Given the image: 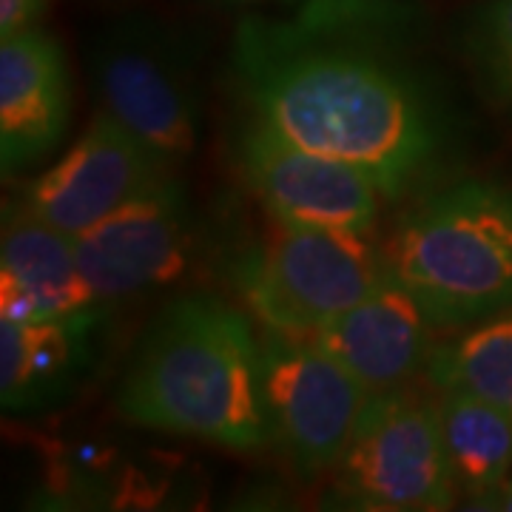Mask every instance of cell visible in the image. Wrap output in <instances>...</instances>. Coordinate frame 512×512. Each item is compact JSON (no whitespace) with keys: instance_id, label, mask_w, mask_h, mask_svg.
<instances>
[{"instance_id":"cell-1","label":"cell","mask_w":512,"mask_h":512,"mask_svg":"<svg viewBox=\"0 0 512 512\" xmlns=\"http://www.w3.org/2000/svg\"><path fill=\"white\" fill-rule=\"evenodd\" d=\"M410 29L399 0H308L291 18L242 20L231 74L254 120L362 168L396 200L456 146V114Z\"/></svg>"},{"instance_id":"cell-6","label":"cell","mask_w":512,"mask_h":512,"mask_svg":"<svg viewBox=\"0 0 512 512\" xmlns=\"http://www.w3.org/2000/svg\"><path fill=\"white\" fill-rule=\"evenodd\" d=\"M333 473L336 493L353 510L433 512L458 501L439 407L410 387L367 399Z\"/></svg>"},{"instance_id":"cell-7","label":"cell","mask_w":512,"mask_h":512,"mask_svg":"<svg viewBox=\"0 0 512 512\" xmlns=\"http://www.w3.org/2000/svg\"><path fill=\"white\" fill-rule=\"evenodd\" d=\"M262 367L282 456L308 478L333 470L370 393L311 339L274 330H262Z\"/></svg>"},{"instance_id":"cell-12","label":"cell","mask_w":512,"mask_h":512,"mask_svg":"<svg viewBox=\"0 0 512 512\" xmlns=\"http://www.w3.org/2000/svg\"><path fill=\"white\" fill-rule=\"evenodd\" d=\"M72 83L60 40L23 29L0 46V168L9 180L43 163L63 140Z\"/></svg>"},{"instance_id":"cell-19","label":"cell","mask_w":512,"mask_h":512,"mask_svg":"<svg viewBox=\"0 0 512 512\" xmlns=\"http://www.w3.org/2000/svg\"><path fill=\"white\" fill-rule=\"evenodd\" d=\"M484 510H507V512H512V476L507 478V484H504V487H501V490H498V493H495L493 498H490V501L484 504Z\"/></svg>"},{"instance_id":"cell-13","label":"cell","mask_w":512,"mask_h":512,"mask_svg":"<svg viewBox=\"0 0 512 512\" xmlns=\"http://www.w3.org/2000/svg\"><path fill=\"white\" fill-rule=\"evenodd\" d=\"M106 311L89 308L46 319L0 322V404L6 413H40L66 402L103 348Z\"/></svg>"},{"instance_id":"cell-20","label":"cell","mask_w":512,"mask_h":512,"mask_svg":"<svg viewBox=\"0 0 512 512\" xmlns=\"http://www.w3.org/2000/svg\"><path fill=\"white\" fill-rule=\"evenodd\" d=\"M217 3H228V6H248V3H268V0H217Z\"/></svg>"},{"instance_id":"cell-5","label":"cell","mask_w":512,"mask_h":512,"mask_svg":"<svg viewBox=\"0 0 512 512\" xmlns=\"http://www.w3.org/2000/svg\"><path fill=\"white\" fill-rule=\"evenodd\" d=\"M92 74L103 111L174 171L194 154L202 128L197 43L177 23L131 15L94 43Z\"/></svg>"},{"instance_id":"cell-9","label":"cell","mask_w":512,"mask_h":512,"mask_svg":"<svg viewBox=\"0 0 512 512\" xmlns=\"http://www.w3.org/2000/svg\"><path fill=\"white\" fill-rule=\"evenodd\" d=\"M191 245V208L174 174L74 239L80 271L103 305L177 282Z\"/></svg>"},{"instance_id":"cell-4","label":"cell","mask_w":512,"mask_h":512,"mask_svg":"<svg viewBox=\"0 0 512 512\" xmlns=\"http://www.w3.org/2000/svg\"><path fill=\"white\" fill-rule=\"evenodd\" d=\"M387 274L384 251L373 248L367 234L279 220L231 265L239 299L262 330L296 339H311L356 308Z\"/></svg>"},{"instance_id":"cell-18","label":"cell","mask_w":512,"mask_h":512,"mask_svg":"<svg viewBox=\"0 0 512 512\" xmlns=\"http://www.w3.org/2000/svg\"><path fill=\"white\" fill-rule=\"evenodd\" d=\"M46 12V0H0V40L32 29Z\"/></svg>"},{"instance_id":"cell-10","label":"cell","mask_w":512,"mask_h":512,"mask_svg":"<svg viewBox=\"0 0 512 512\" xmlns=\"http://www.w3.org/2000/svg\"><path fill=\"white\" fill-rule=\"evenodd\" d=\"M171 174V165L100 111L83 137L29 185L20 208L77 239Z\"/></svg>"},{"instance_id":"cell-2","label":"cell","mask_w":512,"mask_h":512,"mask_svg":"<svg viewBox=\"0 0 512 512\" xmlns=\"http://www.w3.org/2000/svg\"><path fill=\"white\" fill-rule=\"evenodd\" d=\"M120 416L165 436L256 453L274 444L262 336L211 293L171 299L143 333L117 387Z\"/></svg>"},{"instance_id":"cell-16","label":"cell","mask_w":512,"mask_h":512,"mask_svg":"<svg viewBox=\"0 0 512 512\" xmlns=\"http://www.w3.org/2000/svg\"><path fill=\"white\" fill-rule=\"evenodd\" d=\"M424 373L439 390L470 393L512 416V305L433 348Z\"/></svg>"},{"instance_id":"cell-8","label":"cell","mask_w":512,"mask_h":512,"mask_svg":"<svg viewBox=\"0 0 512 512\" xmlns=\"http://www.w3.org/2000/svg\"><path fill=\"white\" fill-rule=\"evenodd\" d=\"M237 163L274 220L299 228L373 231L382 191L362 168L296 146L254 117L239 131Z\"/></svg>"},{"instance_id":"cell-11","label":"cell","mask_w":512,"mask_h":512,"mask_svg":"<svg viewBox=\"0 0 512 512\" xmlns=\"http://www.w3.org/2000/svg\"><path fill=\"white\" fill-rule=\"evenodd\" d=\"M436 330L419 299L387 274L356 308L316 330L311 342L376 396L407 387L427 370Z\"/></svg>"},{"instance_id":"cell-15","label":"cell","mask_w":512,"mask_h":512,"mask_svg":"<svg viewBox=\"0 0 512 512\" xmlns=\"http://www.w3.org/2000/svg\"><path fill=\"white\" fill-rule=\"evenodd\" d=\"M441 439L458 495L484 510L512 476V416L470 393L441 390Z\"/></svg>"},{"instance_id":"cell-3","label":"cell","mask_w":512,"mask_h":512,"mask_svg":"<svg viewBox=\"0 0 512 512\" xmlns=\"http://www.w3.org/2000/svg\"><path fill=\"white\" fill-rule=\"evenodd\" d=\"M387 271L439 330L512 305V185L456 180L424 191L382 248Z\"/></svg>"},{"instance_id":"cell-14","label":"cell","mask_w":512,"mask_h":512,"mask_svg":"<svg viewBox=\"0 0 512 512\" xmlns=\"http://www.w3.org/2000/svg\"><path fill=\"white\" fill-rule=\"evenodd\" d=\"M94 305L80 271L74 239L23 208L3 228L0 245V313L3 319H46Z\"/></svg>"},{"instance_id":"cell-17","label":"cell","mask_w":512,"mask_h":512,"mask_svg":"<svg viewBox=\"0 0 512 512\" xmlns=\"http://www.w3.org/2000/svg\"><path fill=\"white\" fill-rule=\"evenodd\" d=\"M484 89L512 117V0H484L464 35Z\"/></svg>"}]
</instances>
